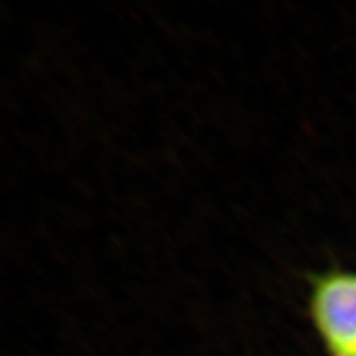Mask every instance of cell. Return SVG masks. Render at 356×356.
Masks as SVG:
<instances>
[{
    "mask_svg": "<svg viewBox=\"0 0 356 356\" xmlns=\"http://www.w3.org/2000/svg\"><path fill=\"white\" fill-rule=\"evenodd\" d=\"M309 316L331 356H356V270L312 276Z\"/></svg>",
    "mask_w": 356,
    "mask_h": 356,
    "instance_id": "6da1fadb",
    "label": "cell"
}]
</instances>
